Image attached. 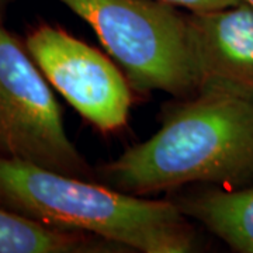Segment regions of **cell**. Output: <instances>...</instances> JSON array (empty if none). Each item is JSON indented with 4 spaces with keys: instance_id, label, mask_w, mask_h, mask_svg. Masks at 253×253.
<instances>
[{
    "instance_id": "1",
    "label": "cell",
    "mask_w": 253,
    "mask_h": 253,
    "mask_svg": "<svg viewBox=\"0 0 253 253\" xmlns=\"http://www.w3.org/2000/svg\"><path fill=\"white\" fill-rule=\"evenodd\" d=\"M96 180L139 197L189 184L245 187L253 180V96L200 87L163 111L149 139L97 168Z\"/></svg>"
},
{
    "instance_id": "2",
    "label": "cell",
    "mask_w": 253,
    "mask_h": 253,
    "mask_svg": "<svg viewBox=\"0 0 253 253\" xmlns=\"http://www.w3.org/2000/svg\"><path fill=\"white\" fill-rule=\"evenodd\" d=\"M0 206L42 225L144 253H189L196 229L176 201L126 194L100 181L0 156Z\"/></svg>"
},
{
    "instance_id": "3",
    "label": "cell",
    "mask_w": 253,
    "mask_h": 253,
    "mask_svg": "<svg viewBox=\"0 0 253 253\" xmlns=\"http://www.w3.org/2000/svg\"><path fill=\"white\" fill-rule=\"evenodd\" d=\"M83 18L134 90L186 99L199 90L187 14L162 0H58Z\"/></svg>"
},
{
    "instance_id": "4",
    "label": "cell",
    "mask_w": 253,
    "mask_h": 253,
    "mask_svg": "<svg viewBox=\"0 0 253 253\" xmlns=\"http://www.w3.org/2000/svg\"><path fill=\"white\" fill-rule=\"evenodd\" d=\"M0 156L96 180L65 131L61 106L49 82L0 11Z\"/></svg>"
},
{
    "instance_id": "5",
    "label": "cell",
    "mask_w": 253,
    "mask_h": 253,
    "mask_svg": "<svg viewBox=\"0 0 253 253\" xmlns=\"http://www.w3.org/2000/svg\"><path fill=\"white\" fill-rule=\"evenodd\" d=\"M26 48L49 84L89 124L101 134L126 128L132 87L109 56L51 24L33 28Z\"/></svg>"
},
{
    "instance_id": "6",
    "label": "cell",
    "mask_w": 253,
    "mask_h": 253,
    "mask_svg": "<svg viewBox=\"0 0 253 253\" xmlns=\"http://www.w3.org/2000/svg\"><path fill=\"white\" fill-rule=\"evenodd\" d=\"M187 18L199 89L221 86L253 96V7L241 1Z\"/></svg>"
},
{
    "instance_id": "7",
    "label": "cell",
    "mask_w": 253,
    "mask_h": 253,
    "mask_svg": "<svg viewBox=\"0 0 253 253\" xmlns=\"http://www.w3.org/2000/svg\"><path fill=\"white\" fill-rule=\"evenodd\" d=\"M176 204L232 251L253 253V187L214 186L179 197Z\"/></svg>"
},
{
    "instance_id": "8",
    "label": "cell",
    "mask_w": 253,
    "mask_h": 253,
    "mask_svg": "<svg viewBox=\"0 0 253 253\" xmlns=\"http://www.w3.org/2000/svg\"><path fill=\"white\" fill-rule=\"evenodd\" d=\"M126 248L97 236L42 225L0 206V253H117Z\"/></svg>"
},
{
    "instance_id": "9",
    "label": "cell",
    "mask_w": 253,
    "mask_h": 253,
    "mask_svg": "<svg viewBox=\"0 0 253 253\" xmlns=\"http://www.w3.org/2000/svg\"><path fill=\"white\" fill-rule=\"evenodd\" d=\"M176 7L187 9L190 13H206L235 6L242 0H162Z\"/></svg>"
},
{
    "instance_id": "10",
    "label": "cell",
    "mask_w": 253,
    "mask_h": 253,
    "mask_svg": "<svg viewBox=\"0 0 253 253\" xmlns=\"http://www.w3.org/2000/svg\"><path fill=\"white\" fill-rule=\"evenodd\" d=\"M242 1H245V3H248L251 7H253V0H242Z\"/></svg>"
},
{
    "instance_id": "11",
    "label": "cell",
    "mask_w": 253,
    "mask_h": 253,
    "mask_svg": "<svg viewBox=\"0 0 253 253\" xmlns=\"http://www.w3.org/2000/svg\"><path fill=\"white\" fill-rule=\"evenodd\" d=\"M4 1H6V0H0V11H1V9H3V4H4Z\"/></svg>"
}]
</instances>
